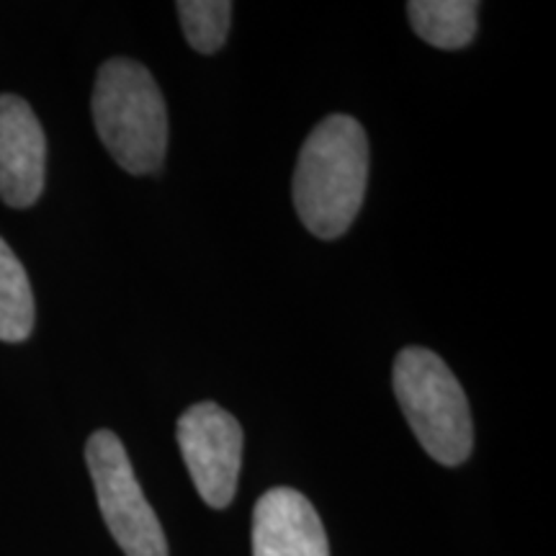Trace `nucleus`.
Returning a JSON list of instances; mask_svg holds the SVG:
<instances>
[{
  "mask_svg": "<svg viewBox=\"0 0 556 556\" xmlns=\"http://www.w3.org/2000/svg\"><path fill=\"white\" fill-rule=\"evenodd\" d=\"M34 291L9 242L0 238V340L24 343L34 330Z\"/></svg>",
  "mask_w": 556,
  "mask_h": 556,
  "instance_id": "1a4fd4ad",
  "label": "nucleus"
},
{
  "mask_svg": "<svg viewBox=\"0 0 556 556\" xmlns=\"http://www.w3.org/2000/svg\"><path fill=\"white\" fill-rule=\"evenodd\" d=\"M368 139L353 116L332 114L302 144L294 173V206L315 238L348 232L366 197Z\"/></svg>",
  "mask_w": 556,
  "mask_h": 556,
  "instance_id": "f257e3e1",
  "label": "nucleus"
},
{
  "mask_svg": "<svg viewBox=\"0 0 556 556\" xmlns=\"http://www.w3.org/2000/svg\"><path fill=\"white\" fill-rule=\"evenodd\" d=\"M176 11L193 50L214 54L225 47L229 24H232V3L227 0H178Z\"/></svg>",
  "mask_w": 556,
  "mask_h": 556,
  "instance_id": "9d476101",
  "label": "nucleus"
},
{
  "mask_svg": "<svg viewBox=\"0 0 556 556\" xmlns=\"http://www.w3.org/2000/svg\"><path fill=\"white\" fill-rule=\"evenodd\" d=\"M394 394L420 446L443 467L464 464L475 446L467 394L446 361L420 345L400 351L392 371Z\"/></svg>",
  "mask_w": 556,
  "mask_h": 556,
  "instance_id": "7ed1b4c3",
  "label": "nucleus"
},
{
  "mask_svg": "<svg viewBox=\"0 0 556 556\" xmlns=\"http://www.w3.org/2000/svg\"><path fill=\"white\" fill-rule=\"evenodd\" d=\"M178 448L193 486L208 507H227L238 492L242 428L225 407L199 402L180 415Z\"/></svg>",
  "mask_w": 556,
  "mask_h": 556,
  "instance_id": "39448f33",
  "label": "nucleus"
},
{
  "mask_svg": "<svg viewBox=\"0 0 556 556\" xmlns=\"http://www.w3.org/2000/svg\"><path fill=\"white\" fill-rule=\"evenodd\" d=\"M253 556H330L315 505L291 486H274L255 503Z\"/></svg>",
  "mask_w": 556,
  "mask_h": 556,
  "instance_id": "0eeeda50",
  "label": "nucleus"
},
{
  "mask_svg": "<svg viewBox=\"0 0 556 556\" xmlns=\"http://www.w3.org/2000/svg\"><path fill=\"white\" fill-rule=\"evenodd\" d=\"M475 0H413L407 18L417 37L438 50H462L477 37Z\"/></svg>",
  "mask_w": 556,
  "mask_h": 556,
  "instance_id": "6e6552de",
  "label": "nucleus"
},
{
  "mask_svg": "<svg viewBox=\"0 0 556 556\" xmlns=\"http://www.w3.org/2000/svg\"><path fill=\"white\" fill-rule=\"evenodd\" d=\"M90 109L103 148L124 170L144 176L163 168L168 109L148 67L127 58L101 65Z\"/></svg>",
  "mask_w": 556,
  "mask_h": 556,
  "instance_id": "f03ea898",
  "label": "nucleus"
},
{
  "mask_svg": "<svg viewBox=\"0 0 556 556\" xmlns=\"http://www.w3.org/2000/svg\"><path fill=\"white\" fill-rule=\"evenodd\" d=\"M47 137L29 103L0 93V199L13 208L37 204L45 191Z\"/></svg>",
  "mask_w": 556,
  "mask_h": 556,
  "instance_id": "423d86ee",
  "label": "nucleus"
},
{
  "mask_svg": "<svg viewBox=\"0 0 556 556\" xmlns=\"http://www.w3.org/2000/svg\"><path fill=\"white\" fill-rule=\"evenodd\" d=\"M86 462L101 516L122 552L127 556H168V539L142 495L119 435L96 430L86 443Z\"/></svg>",
  "mask_w": 556,
  "mask_h": 556,
  "instance_id": "20e7f679",
  "label": "nucleus"
}]
</instances>
